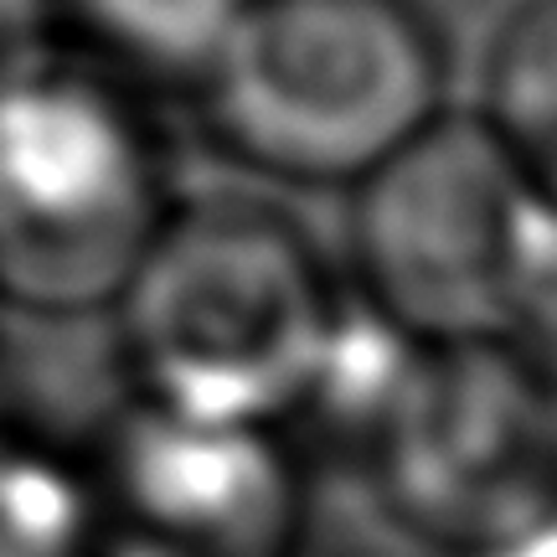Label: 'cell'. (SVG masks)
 <instances>
[{"instance_id":"1","label":"cell","mask_w":557,"mask_h":557,"mask_svg":"<svg viewBox=\"0 0 557 557\" xmlns=\"http://www.w3.org/2000/svg\"><path fill=\"white\" fill-rule=\"evenodd\" d=\"M346 320L351 289L289 212L186 197L109 325L129 403L295 438Z\"/></svg>"},{"instance_id":"2","label":"cell","mask_w":557,"mask_h":557,"mask_svg":"<svg viewBox=\"0 0 557 557\" xmlns=\"http://www.w3.org/2000/svg\"><path fill=\"white\" fill-rule=\"evenodd\" d=\"M191 114L248 176L361 191L455 114L449 47L418 0H253Z\"/></svg>"},{"instance_id":"3","label":"cell","mask_w":557,"mask_h":557,"mask_svg":"<svg viewBox=\"0 0 557 557\" xmlns=\"http://www.w3.org/2000/svg\"><path fill=\"white\" fill-rule=\"evenodd\" d=\"M150 103L73 52L0 94V310L114 315L186 201Z\"/></svg>"},{"instance_id":"4","label":"cell","mask_w":557,"mask_h":557,"mask_svg":"<svg viewBox=\"0 0 557 557\" xmlns=\"http://www.w3.org/2000/svg\"><path fill=\"white\" fill-rule=\"evenodd\" d=\"M542 284V176L475 109H455L351 191L346 289L413 346L532 341Z\"/></svg>"},{"instance_id":"5","label":"cell","mask_w":557,"mask_h":557,"mask_svg":"<svg viewBox=\"0 0 557 557\" xmlns=\"http://www.w3.org/2000/svg\"><path fill=\"white\" fill-rule=\"evenodd\" d=\"M387 517L455 557L557 553V357L542 341L413 346L357 449Z\"/></svg>"},{"instance_id":"6","label":"cell","mask_w":557,"mask_h":557,"mask_svg":"<svg viewBox=\"0 0 557 557\" xmlns=\"http://www.w3.org/2000/svg\"><path fill=\"white\" fill-rule=\"evenodd\" d=\"M99 557H295L310 517L305 444L120 403L88 438Z\"/></svg>"},{"instance_id":"7","label":"cell","mask_w":557,"mask_h":557,"mask_svg":"<svg viewBox=\"0 0 557 557\" xmlns=\"http://www.w3.org/2000/svg\"><path fill=\"white\" fill-rule=\"evenodd\" d=\"M248 11L253 0H62V47L145 99H191Z\"/></svg>"},{"instance_id":"8","label":"cell","mask_w":557,"mask_h":557,"mask_svg":"<svg viewBox=\"0 0 557 557\" xmlns=\"http://www.w3.org/2000/svg\"><path fill=\"white\" fill-rule=\"evenodd\" d=\"M0 557H99L88 438L0 413Z\"/></svg>"},{"instance_id":"9","label":"cell","mask_w":557,"mask_h":557,"mask_svg":"<svg viewBox=\"0 0 557 557\" xmlns=\"http://www.w3.org/2000/svg\"><path fill=\"white\" fill-rule=\"evenodd\" d=\"M475 114L532 171H557V0H517L491 37Z\"/></svg>"},{"instance_id":"10","label":"cell","mask_w":557,"mask_h":557,"mask_svg":"<svg viewBox=\"0 0 557 557\" xmlns=\"http://www.w3.org/2000/svg\"><path fill=\"white\" fill-rule=\"evenodd\" d=\"M62 52V0H0V94Z\"/></svg>"}]
</instances>
